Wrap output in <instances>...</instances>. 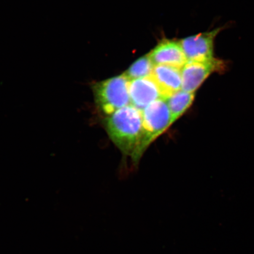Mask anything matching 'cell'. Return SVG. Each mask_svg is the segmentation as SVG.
Instances as JSON below:
<instances>
[{
  "mask_svg": "<svg viewBox=\"0 0 254 254\" xmlns=\"http://www.w3.org/2000/svg\"><path fill=\"white\" fill-rule=\"evenodd\" d=\"M129 94L132 106L141 111L161 98L158 86L151 76L129 81Z\"/></svg>",
  "mask_w": 254,
  "mask_h": 254,
  "instance_id": "obj_6",
  "label": "cell"
},
{
  "mask_svg": "<svg viewBox=\"0 0 254 254\" xmlns=\"http://www.w3.org/2000/svg\"><path fill=\"white\" fill-rule=\"evenodd\" d=\"M154 64L166 65L182 68L187 63L180 42L164 40L149 54Z\"/></svg>",
  "mask_w": 254,
  "mask_h": 254,
  "instance_id": "obj_8",
  "label": "cell"
},
{
  "mask_svg": "<svg viewBox=\"0 0 254 254\" xmlns=\"http://www.w3.org/2000/svg\"><path fill=\"white\" fill-rule=\"evenodd\" d=\"M153 65L148 55L142 57L132 64L125 73V75L127 78L131 80L146 77L151 74Z\"/></svg>",
  "mask_w": 254,
  "mask_h": 254,
  "instance_id": "obj_10",
  "label": "cell"
},
{
  "mask_svg": "<svg viewBox=\"0 0 254 254\" xmlns=\"http://www.w3.org/2000/svg\"><path fill=\"white\" fill-rule=\"evenodd\" d=\"M220 30V28H217L181 41L187 62H205L214 59V40Z\"/></svg>",
  "mask_w": 254,
  "mask_h": 254,
  "instance_id": "obj_5",
  "label": "cell"
},
{
  "mask_svg": "<svg viewBox=\"0 0 254 254\" xmlns=\"http://www.w3.org/2000/svg\"><path fill=\"white\" fill-rule=\"evenodd\" d=\"M104 125L109 137L119 150L131 156L133 160L138 161L141 157L142 111L128 105L107 116Z\"/></svg>",
  "mask_w": 254,
  "mask_h": 254,
  "instance_id": "obj_1",
  "label": "cell"
},
{
  "mask_svg": "<svg viewBox=\"0 0 254 254\" xmlns=\"http://www.w3.org/2000/svg\"><path fill=\"white\" fill-rule=\"evenodd\" d=\"M150 76L156 83L163 99L166 100L171 95L182 90V77L180 68L158 65L154 66Z\"/></svg>",
  "mask_w": 254,
  "mask_h": 254,
  "instance_id": "obj_7",
  "label": "cell"
},
{
  "mask_svg": "<svg viewBox=\"0 0 254 254\" xmlns=\"http://www.w3.org/2000/svg\"><path fill=\"white\" fill-rule=\"evenodd\" d=\"M225 65L221 60L213 59L205 62H187L182 71V90L195 93L212 73L223 70Z\"/></svg>",
  "mask_w": 254,
  "mask_h": 254,
  "instance_id": "obj_4",
  "label": "cell"
},
{
  "mask_svg": "<svg viewBox=\"0 0 254 254\" xmlns=\"http://www.w3.org/2000/svg\"><path fill=\"white\" fill-rule=\"evenodd\" d=\"M142 120L141 155L151 143L173 124L169 107L163 98L154 101L142 111Z\"/></svg>",
  "mask_w": 254,
  "mask_h": 254,
  "instance_id": "obj_3",
  "label": "cell"
},
{
  "mask_svg": "<svg viewBox=\"0 0 254 254\" xmlns=\"http://www.w3.org/2000/svg\"><path fill=\"white\" fill-rule=\"evenodd\" d=\"M194 98L195 93L181 90L166 100L170 110L173 123L189 110Z\"/></svg>",
  "mask_w": 254,
  "mask_h": 254,
  "instance_id": "obj_9",
  "label": "cell"
},
{
  "mask_svg": "<svg viewBox=\"0 0 254 254\" xmlns=\"http://www.w3.org/2000/svg\"><path fill=\"white\" fill-rule=\"evenodd\" d=\"M128 80L123 74L94 84L95 103L104 115L109 116L131 103Z\"/></svg>",
  "mask_w": 254,
  "mask_h": 254,
  "instance_id": "obj_2",
  "label": "cell"
}]
</instances>
